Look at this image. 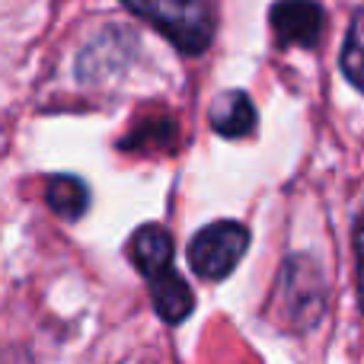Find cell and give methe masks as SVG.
<instances>
[{"label":"cell","mask_w":364,"mask_h":364,"mask_svg":"<svg viewBox=\"0 0 364 364\" xmlns=\"http://www.w3.org/2000/svg\"><path fill=\"white\" fill-rule=\"evenodd\" d=\"M211 128L220 138H246L256 128V106L243 90L220 93L211 106Z\"/></svg>","instance_id":"obj_6"},{"label":"cell","mask_w":364,"mask_h":364,"mask_svg":"<svg viewBox=\"0 0 364 364\" xmlns=\"http://www.w3.org/2000/svg\"><path fill=\"white\" fill-rule=\"evenodd\" d=\"M355 256H358V294L364 307V214L358 218V227H355Z\"/></svg>","instance_id":"obj_9"},{"label":"cell","mask_w":364,"mask_h":364,"mask_svg":"<svg viewBox=\"0 0 364 364\" xmlns=\"http://www.w3.org/2000/svg\"><path fill=\"white\" fill-rule=\"evenodd\" d=\"M45 201L64 220H77L90 205V192L77 176H51L45 186Z\"/></svg>","instance_id":"obj_7"},{"label":"cell","mask_w":364,"mask_h":364,"mask_svg":"<svg viewBox=\"0 0 364 364\" xmlns=\"http://www.w3.org/2000/svg\"><path fill=\"white\" fill-rule=\"evenodd\" d=\"M269 19L282 48H316L326 32V10L316 0H275Z\"/></svg>","instance_id":"obj_5"},{"label":"cell","mask_w":364,"mask_h":364,"mask_svg":"<svg viewBox=\"0 0 364 364\" xmlns=\"http://www.w3.org/2000/svg\"><path fill=\"white\" fill-rule=\"evenodd\" d=\"M250 246V230L237 220H214L205 230H198L188 243V265L195 275L208 282L227 278Z\"/></svg>","instance_id":"obj_4"},{"label":"cell","mask_w":364,"mask_h":364,"mask_svg":"<svg viewBox=\"0 0 364 364\" xmlns=\"http://www.w3.org/2000/svg\"><path fill=\"white\" fill-rule=\"evenodd\" d=\"M275 301H278V316L294 333H307L310 326L320 323L323 310H326V284H323V275L314 265V259L291 256L284 262Z\"/></svg>","instance_id":"obj_3"},{"label":"cell","mask_w":364,"mask_h":364,"mask_svg":"<svg viewBox=\"0 0 364 364\" xmlns=\"http://www.w3.org/2000/svg\"><path fill=\"white\" fill-rule=\"evenodd\" d=\"M339 68L346 74V80L364 93V10L355 13L352 26H348V38H346V48H342Z\"/></svg>","instance_id":"obj_8"},{"label":"cell","mask_w":364,"mask_h":364,"mask_svg":"<svg viewBox=\"0 0 364 364\" xmlns=\"http://www.w3.org/2000/svg\"><path fill=\"white\" fill-rule=\"evenodd\" d=\"M128 256L134 269L147 278L154 297V310L164 323L176 326L195 307L192 288L182 282V275L173 269V240L160 224H144L128 240Z\"/></svg>","instance_id":"obj_1"},{"label":"cell","mask_w":364,"mask_h":364,"mask_svg":"<svg viewBox=\"0 0 364 364\" xmlns=\"http://www.w3.org/2000/svg\"><path fill=\"white\" fill-rule=\"evenodd\" d=\"M134 16L147 19L179 51L201 55L214 36V13L208 0H122Z\"/></svg>","instance_id":"obj_2"}]
</instances>
